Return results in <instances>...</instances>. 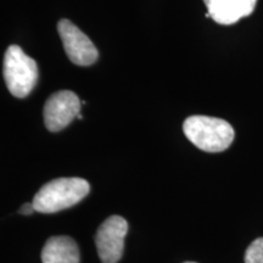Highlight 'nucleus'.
<instances>
[{
  "instance_id": "6",
  "label": "nucleus",
  "mask_w": 263,
  "mask_h": 263,
  "mask_svg": "<svg viewBox=\"0 0 263 263\" xmlns=\"http://www.w3.org/2000/svg\"><path fill=\"white\" fill-rule=\"evenodd\" d=\"M58 32L66 54L74 65L90 66L98 60L99 52L93 42L70 20H60Z\"/></svg>"
},
{
  "instance_id": "7",
  "label": "nucleus",
  "mask_w": 263,
  "mask_h": 263,
  "mask_svg": "<svg viewBox=\"0 0 263 263\" xmlns=\"http://www.w3.org/2000/svg\"><path fill=\"white\" fill-rule=\"evenodd\" d=\"M207 14L219 25H233L254 12L257 0H203Z\"/></svg>"
},
{
  "instance_id": "8",
  "label": "nucleus",
  "mask_w": 263,
  "mask_h": 263,
  "mask_svg": "<svg viewBox=\"0 0 263 263\" xmlns=\"http://www.w3.org/2000/svg\"><path fill=\"white\" fill-rule=\"evenodd\" d=\"M43 263H80V249L70 236L48 239L42 250Z\"/></svg>"
},
{
  "instance_id": "1",
  "label": "nucleus",
  "mask_w": 263,
  "mask_h": 263,
  "mask_svg": "<svg viewBox=\"0 0 263 263\" xmlns=\"http://www.w3.org/2000/svg\"><path fill=\"white\" fill-rule=\"evenodd\" d=\"M90 185L83 178H58L50 180L33 197L35 212L55 213L77 205L89 194Z\"/></svg>"
},
{
  "instance_id": "4",
  "label": "nucleus",
  "mask_w": 263,
  "mask_h": 263,
  "mask_svg": "<svg viewBox=\"0 0 263 263\" xmlns=\"http://www.w3.org/2000/svg\"><path fill=\"white\" fill-rule=\"evenodd\" d=\"M128 223L123 217L111 216L101 223L95 235L98 255L103 263H117L123 255Z\"/></svg>"
},
{
  "instance_id": "12",
  "label": "nucleus",
  "mask_w": 263,
  "mask_h": 263,
  "mask_svg": "<svg viewBox=\"0 0 263 263\" xmlns=\"http://www.w3.org/2000/svg\"><path fill=\"white\" fill-rule=\"evenodd\" d=\"M184 263H196V262H184Z\"/></svg>"
},
{
  "instance_id": "2",
  "label": "nucleus",
  "mask_w": 263,
  "mask_h": 263,
  "mask_svg": "<svg viewBox=\"0 0 263 263\" xmlns=\"http://www.w3.org/2000/svg\"><path fill=\"white\" fill-rule=\"evenodd\" d=\"M183 132L190 143L206 153L224 151L234 140V129L222 118L190 116L184 121Z\"/></svg>"
},
{
  "instance_id": "3",
  "label": "nucleus",
  "mask_w": 263,
  "mask_h": 263,
  "mask_svg": "<svg viewBox=\"0 0 263 263\" xmlns=\"http://www.w3.org/2000/svg\"><path fill=\"white\" fill-rule=\"evenodd\" d=\"M4 80L10 93L20 99L28 97L37 84V62L18 45H10L5 52Z\"/></svg>"
},
{
  "instance_id": "11",
  "label": "nucleus",
  "mask_w": 263,
  "mask_h": 263,
  "mask_svg": "<svg viewBox=\"0 0 263 263\" xmlns=\"http://www.w3.org/2000/svg\"><path fill=\"white\" fill-rule=\"evenodd\" d=\"M77 118H78V120H82V118H83V117H82V115L80 114V115H78V116H77Z\"/></svg>"
},
{
  "instance_id": "9",
  "label": "nucleus",
  "mask_w": 263,
  "mask_h": 263,
  "mask_svg": "<svg viewBox=\"0 0 263 263\" xmlns=\"http://www.w3.org/2000/svg\"><path fill=\"white\" fill-rule=\"evenodd\" d=\"M245 263H263V238L251 242L245 252Z\"/></svg>"
},
{
  "instance_id": "5",
  "label": "nucleus",
  "mask_w": 263,
  "mask_h": 263,
  "mask_svg": "<svg viewBox=\"0 0 263 263\" xmlns=\"http://www.w3.org/2000/svg\"><path fill=\"white\" fill-rule=\"evenodd\" d=\"M82 103L77 94L61 90L51 94L43 110L44 123L48 130L60 132L70 124L81 112Z\"/></svg>"
},
{
  "instance_id": "10",
  "label": "nucleus",
  "mask_w": 263,
  "mask_h": 263,
  "mask_svg": "<svg viewBox=\"0 0 263 263\" xmlns=\"http://www.w3.org/2000/svg\"><path fill=\"white\" fill-rule=\"evenodd\" d=\"M18 212L21 213V215H26V216L32 215L33 212H35V209H34V206H33V202L25 203V205H22L21 209L18 210Z\"/></svg>"
}]
</instances>
